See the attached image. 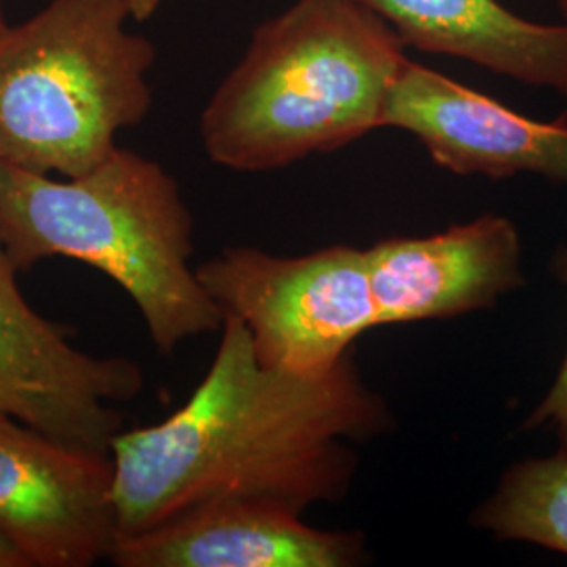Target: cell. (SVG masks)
I'll return each instance as SVG.
<instances>
[{"label":"cell","mask_w":567,"mask_h":567,"mask_svg":"<svg viewBox=\"0 0 567 567\" xmlns=\"http://www.w3.org/2000/svg\"><path fill=\"white\" fill-rule=\"evenodd\" d=\"M393 426L385 400L365 385L353 351L320 377L259 362L246 326L225 316L203 383L163 423L121 431L118 536L140 534L189 508L255 501L305 513L351 489L365 442Z\"/></svg>","instance_id":"1"},{"label":"cell","mask_w":567,"mask_h":567,"mask_svg":"<svg viewBox=\"0 0 567 567\" xmlns=\"http://www.w3.org/2000/svg\"><path fill=\"white\" fill-rule=\"evenodd\" d=\"M360 0H297L264 21L200 116L208 158L269 173L383 128L408 55Z\"/></svg>","instance_id":"2"},{"label":"cell","mask_w":567,"mask_h":567,"mask_svg":"<svg viewBox=\"0 0 567 567\" xmlns=\"http://www.w3.org/2000/svg\"><path fill=\"white\" fill-rule=\"evenodd\" d=\"M0 244L20 274L58 257L100 269L131 297L163 355L224 326L189 265L194 217L182 187L137 152L116 147L61 182L0 163Z\"/></svg>","instance_id":"3"},{"label":"cell","mask_w":567,"mask_h":567,"mask_svg":"<svg viewBox=\"0 0 567 567\" xmlns=\"http://www.w3.org/2000/svg\"><path fill=\"white\" fill-rule=\"evenodd\" d=\"M128 18V0H51L0 21V163L79 177L147 116L156 49Z\"/></svg>","instance_id":"4"},{"label":"cell","mask_w":567,"mask_h":567,"mask_svg":"<svg viewBox=\"0 0 567 567\" xmlns=\"http://www.w3.org/2000/svg\"><path fill=\"white\" fill-rule=\"evenodd\" d=\"M196 271L224 318L246 326L259 362L274 370L326 374L379 326L365 250L353 246L299 257L229 246Z\"/></svg>","instance_id":"5"},{"label":"cell","mask_w":567,"mask_h":567,"mask_svg":"<svg viewBox=\"0 0 567 567\" xmlns=\"http://www.w3.org/2000/svg\"><path fill=\"white\" fill-rule=\"evenodd\" d=\"M20 269L0 244V416L16 419L68 446L110 452L122 431L112 404L143 389V370L128 358H97L70 341L28 303Z\"/></svg>","instance_id":"6"},{"label":"cell","mask_w":567,"mask_h":567,"mask_svg":"<svg viewBox=\"0 0 567 567\" xmlns=\"http://www.w3.org/2000/svg\"><path fill=\"white\" fill-rule=\"evenodd\" d=\"M110 452L0 416V534L32 567H89L118 538Z\"/></svg>","instance_id":"7"},{"label":"cell","mask_w":567,"mask_h":567,"mask_svg":"<svg viewBox=\"0 0 567 567\" xmlns=\"http://www.w3.org/2000/svg\"><path fill=\"white\" fill-rule=\"evenodd\" d=\"M385 126L416 137L431 161L454 175H536L567 185V114L529 118L410 58L391 89Z\"/></svg>","instance_id":"8"},{"label":"cell","mask_w":567,"mask_h":567,"mask_svg":"<svg viewBox=\"0 0 567 567\" xmlns=\"http://www.w3.org/2000/svg\"><path fill=\"white\" fill-rule=\"evenodd\" d=\"M365 259L379 326L492 309L526 284L517 227L489 213L431 236L386 238Z\"/></svg>","instance_id":"9"},{"label":"cell","mask_w":567,"mask_h":567,"mask_svg":"<svg viewBox=\"0 0 567 567\" xmlns=\"http://www.w3.org/2000/svg\"><path fill=\"white\" fill-rule=\"evenodd\" d=\"M365 557L360 532L307 526L303 513L225 501L189 508L140 534L118 536V567H353Z\"/></svg>","instance_id":"10"},{"label":"cell","mask_w":567,"mask_h":567,"mask_svg":"<svg viewBox=\"0 0 567 567\" xmlns=\"http://www.w3.org/2000/svg\"><path fill=\"white\" fill-rule=\"evenodd\" d=\"M405 47L471 61L567 102V20L538 23L501 0H360Z\"/></svg>","instance_id":"11"},{"label":"cell","mask_w":567,"mask_h":567,"mask_svg":"<svg viewBox=\"0 0 567 567\" xmlns=\"http://www.w3.org/2000/svg\"><path fill=\"white\" fill-rule=\"evenodd\" d=\"M471 526L486 529L496 540L567 555V454L508 466L496 489L473 511Z\"/></svg>","instance_id":"12"},{"label":"cell","mask_w":567,"mask_h":567,"mask_svg":"<svg viewBox=\"0 0 567 567\" xmlns=\"http://www.w3.org/2000/svg\"><path fill=\"white\" fill-rule=\"evenodd\" d=\"M550 271L567 290V246H559L555 250ZM524 429H550L559 440V452L567 454V351L555 383L548 389L545 400L532 410Z\"/></svg>","instance_id":"13"},{"label":"cell","mask_w":567,"mask_h":567,"mask_svg":"<svg viewBox=\"0 0 567 567\" xmlns=\"http://www.w3.org/2000/svg\"><path fill=\"white\" fill-rule=\"evenodd\" d=\"M0 567H32L30 561L0 534Z\"/></svg>","instance_id":"14"},{"label":"cell","mask_w":567,"mask_h":567,"mask_svg":"<svg viewBox=\"0 0 567 567\" xmlns=\"http://www.w3.org/2000/svg\"><path fill=\"white\" fill-rule=\"evenodd\" d=\"M163 0H128V9H131V18L137 21L150 20L156 9L161 7Z\"/></svg>","instance_id":"15"},{"label":"cell","mask_w":567,"mask_h":567,"mask_svg":"<svg viewBox=\"0 0 567 567\" xmlns=\"http://www.w3.org/2000/svg\"><path fill=\"white\" fill-rule=\"evenodd\" d=\"M555 2H557V9L561 11L564 20H567V0H555Z\"/></svg>","instance_id":"16"},{"label":"cell","mask_w":567,"mask_h":567,"mask_svg":"<svg viewBox=\"0 0 567 567\" xmlns=\"http://www.w3.org/2000/svg\"><path fill=\"white\" fill-rule=\"evenodd\" d=\"M0 4H2V0H0ZM0 21H4L2 20V11H0Z\"/></svg>","instance_id":"17"}]
</instances>
